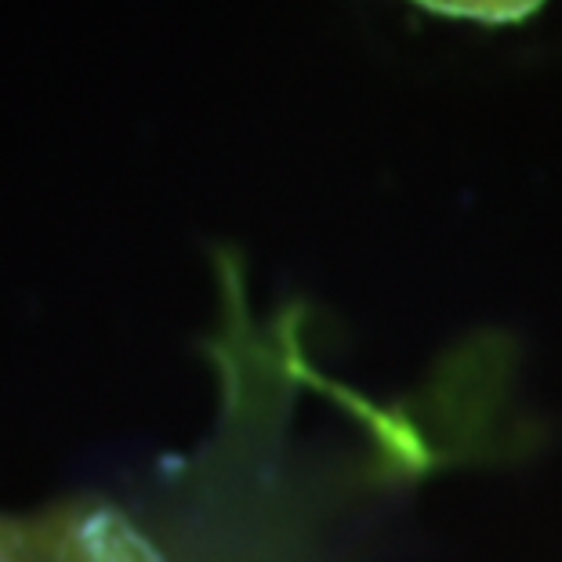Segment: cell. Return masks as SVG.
<instances>
[{"label": "cell", "mask_w": 562, "mask_h": 562, "mask_svg": "<svg viewBox=\"0 0 562 562\" xmlns=\"http://www.w3.org/2000/svg\"><path fill=\"white\" fill-rule=\"evenodd\" d=\"M411 4L432 11V15L486 22V26H508L522 22L544 8V0H411Z\"/></svg>", "instance_id": "cell-2"}, {"label": "cell", "mask_w": 562, "mask_h": 562, "mask_svg": "<svg viewBox=\"0 0 562 562\" xmlns=\"http://www.w3.org/2000/svg\"><path fill=\"white\" fill-rule=\"evenodd\" d=\"M0 562H157V555L116 512L94 508L0 522Z\"/></svg>", "instance_id": "cell-1"}]
</instances>
